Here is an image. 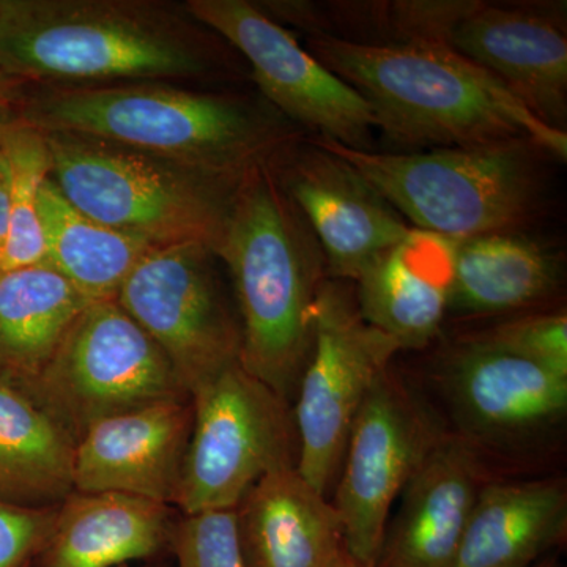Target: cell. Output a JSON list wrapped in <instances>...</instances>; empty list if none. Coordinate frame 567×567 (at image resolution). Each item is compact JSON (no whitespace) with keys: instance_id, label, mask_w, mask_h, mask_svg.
I'll use <instances>...</instances> for the list:
<instances>
[{"instance_id":"obj_1","label":"cell","mask_w":567,"mask_h":567,"mask_svg":"<svg viewBox=\"0 0 567 567\" xmlns=\"http://www.w3.org/2000/svg\"><path fill=\"white\" fill-rule=\"evenodd\" d=\"M306 50L365 100L398 152L532 141L566 162L567 133L551 128L502 82L443 41L363 43L309 32Z\"/></svg>"},{"instance_id":"obj_2","label":"cell","mask_w":567,"mask_h":567,"mask_svg":"<svg viewBox=\"0 0 567 567\" xmlns=\"http://www.w3.org/2000/svg\"><path fill=\"white\" fill-rule=\"evenodd\" d=\"M215 254L227 265L240 312L238 363L290 404L311 354L312 308L328 271L322 246L270 162L241 178Z\"/></svg>"},{"instance_id":"obj_3","label":"cell","mask_w":567,"mask_h":567,"mask_svg":"<svg viewBox=\"0 0 567 567\" xmlns=\"http://www.w3.org/2000/svg\"><path fill=\"white\" fill-rule=\"evenodd\" d=\"M25 118L41 133L93 137L226 178H244L298 137L276 110L153 84L43 93Z\"/></svg>"},{"instance_id":"obj_4","label":"cell","mask_w":567,"mask_h":567,"mask_svg":"<svg viewBox=\"0 0 567 567\" xmlns=\"http://www.w3.org/2000/svg\"><path fill=\"white\" fill-rule=\"evenodd\" d=\"M213 58L192 29L148 7L0 0V70L21 82L194 78Z\"/></svg>"},{"instance_id":"obj_5","label":"cell","mask_w":567,"mask_h":567,"mask_svg":"<svg viewBox=\"0 0 567 567\" xmlns=\"http://www.w3.org/2000/svg\"><path fill=\"white\" fill-rule=\"evenodd\" d=\"M311 137L352 164L410 226L453 241L524 230L543 207L544 163L554 159L524 140L401 153Z\"/></svg>"},{"instance_id":"obj_6","label":"cell","mask_w":567,"mask_h":567,"mask_svg":"<svg viewBox=\"0 0 567 567\" xmlns=\"http://www.w3.org/2000/svg\"><path fill=\"white\" fill-rule=\"evenodd\" d=\"M43 134L52 181L93 221L153 248L197 241L215 251L241 178L199 173L93 137Z\"/></svg>"},{"instance_id":"obj_7","label":"cell","mask_w":567,"mask_h":567,"mask_svg":"<svg viewBox=\"0 0 567 567\" xmlns=\"http://www.w3.org/2000/svg\"><path fill=\"white\" fill-rule=\"evenodd\" d=\"M18 388L74 443L104 417L189 398L166 354L117 300L85 306L39 375Z\"/></svg>"},{"instance_id":"obj_8","label":"cell","mask_w":567,"mask_h":567,"mask_svg":"<svg viewBox=\"0 0 567 567\" xmlns=\"http://www.w3.org/2000/svg\"><path fill=\"white\" fill-rule=\"evenodd\" d=\"M193 424L175 505L185 516L237 509L264 476L297 466L293 412L240 363L193 391Z\"/></svg>"},{"instance_id":"obj_9","label":"cell","mask_w":567,"mask_h":567,"mask_svg":"<svg viewBox=\"0 0 567 567\" xmlns=\"http://www.w3.org/2000/svg\"><path fill=\"white\" fill-rule=\"evenodd\" d=\"M315 341L295 394L297 470L324 496L341 472L354 417L395 354L394 338L369 324L353 282L324 279L312 308Z\"/></svg>"},{"instance_id":"obj_10","label":"cell","mask_w":567,"mask_h":567,"mask_svg":"<svg viewBox=\"0 0 567 567\" xmlns=\"http://www.w3.org/2000/svg\"><path fill=\"white\" fill-rule=\"evenodd\" d=\"M445 434L434 413L388 369L354 417L331 503L347 557L374 567L395 499Z\"/></svg>"},{"instance_id":"obj_11","label":"cell","mask_w":567,"mask_h":567,"mask_svg":"<svg viewBox=\"0 0 567 567\" xmlns=\"http://www.w3.org/2000/svg\"><path fill=\"white\" fill-rule=\"evenodd\" d=\"M215 257L197 241L155 246L115 298L166 354L188 395L240 354V323L219 287Z\"/></svg>"},{"instance_id":"obj_12","label":"cell","mask_w":567,"mask_h":567,"mask_svg":"<svg viewBox=\"0 0 567 567\" xmlns=\"http://www.w3.org/2000/svg\"><path fill=\"white\" fill-rule=\"evenodd\" d=\"M186 10L248 59L260 92L287 122L344 147L375 151V118L363 96L260 7L246 0H192Z\"/></svg>"},{"instance_id":"obj_13","label":"cell","mask_w":567,"mask_h":567,"mask_svg":"<svg viewBox=\"0 0 567 567\" xmlns=\"http://www.w3.org/2000/svg\"><path fill=\"white\" fill-rule=\"evenodd\" d=\"M439 382L462 440L483 453H533L567 415V377L480 341L458 339L443 354Z\"/></svg>"},{"instance_id":"obj_14","label":"cell","mask_w":567,"mask_h":567,"mask_svg":"<svg viewBox=\"0 0 567 567\" xmlns=\"http://www.w3.org/2000/svg\"><path fill=\"white\" fill-rule=\"evenodd\" d=\"M270 167L322 246L330 279L357 281L380 254L412 230L352 164L312 137L284 145Z\"/></svg>"},{"instance_id":"obj_15","label":"cell","mask_w":567,"mask_h":567,"mask_svg":"<svg viewBox=\"0 0 567 567\" xmlns=\"http://www.w3.org/2000/svg\"><path fill=\"white\" fill-rule=\"evenodd\" d=\"M565 24L551 7L468 0L446 44L502 82L540 122L566 132Z\"/></svg>"},{"instance_id":"obj_16","label":"cell","mask_w":567,"mask_h":567,"mask_svg":"<svg viewBox=\"0 0 567 567\" xmlns=\"http://www.w3.org/2000/svg\"><path fill=\"white\" fill-rule=\"evenodd\" d=\"M192 424L189 398L96 421L74 443L73 492H117L175 503Z\"/></svg>"},{"instance_id":"obj_17","label":"cell","mask_w":567,"mask_h":567,"mask_svg":"<svg viewBox=\"0 0 567 567\" xmlns=\"http://www.w3.org/2000/svg\"><path fill=\"white\" fill-rule=\"evenodd\" d=\"M484 483L483 461L456 435L440 436L399 495L374 567H456Z\"/></svg>"},{"instance_id":"obj_18","label":"cell","mask_w":567,"mask_h":567,"mask_svg":"<svg viewBox=\"0 0 567 567\" xmlns=\"http://www.w3.org/2000/svg\"><path fill=\"white\" fill-rule=\"evenodd\" d=\"M453 259V240L412 227L353 282L361 316L402 349H423L450 312Z\"/></svg>"},{"instance_id":"obj_19","label":"cell","mask_w":567,"mask_h":567,"mask_svg":"<svg viewBox=\"0 0 567 567\" xmlns=\"http://www.w3.org/2000/svg\"><path fill=\"white\" fill-rule=\"evenodd\" d=\"M235 514L246 567H336L346 555L338 511L297 466L264 476Z\"/></svg>"},{"instance_id":"obj_20","label":"cell","mask_w":567,"mask_h":567,"mask_svg":"<svg viewBox=\"0 0 567 567\" xmlns=\"http://www.w3.org/2000/svg\"><path fill=\"white\" fill-rule=\"evenodd\" d=\"M173 535L169 507L142 496L73 492L33 567H121L155 557Z\"/></svg>"},{"instance_id":"obj_21","label":"cell","mask_w":567,"mask_h":567,"mask_svg":"<svg viewBox=\"0 0 567 567\" xmlns=\"http://www.w3.org/2000/svg\"><path fill=\"white\" fill-rule=\"evenodd\" d=\"M561 257L524 230L454 241L450 312L506 316L550 300L561 286Z\"/></svg>"},{"instance_id":"obj_22","label":"cell","mask_w":567,"mask_h":567,"mask_svg":"<svg viewBox=\"0 0 567 567\" xmlns=\"http://www.w3.org/2000/svg\"><path fill=\"white\" fill-rule=\"evenodd\" d=\"M566 532L565 481L484 483L456 567H533L565 540Z\"/></svg>"},{"instance_id":"obj_23","label":"cell","mask_w":567,"mask_h":567,"mask_svg":"<svg viewBox=\"0 0 567 567\" xmlns=\"http://www.w3.org/2000/svg\"><path fill=\"white\" fill-rule=\"evenodd\" d=\"M89 303L48 264L0 271V379H35Z\"/></svg>"},{"instance_id":"obj_24","label":"cell","mask_w":567,"mask_h":567,"mask_svg":"<svg viewBox=\"0 0 567 567\" xmlns=\"http://www.w3.org/2000/svg\"><path fill=\"white\" fill-rule=\"evenodd\" d=\"M74 440L35 401L0 379V502L59 506L73 494Z\"/></svg>"},{"instance_id":"obj_25","label":"cell","mask_w":567,"mask_h":567,"mask_svg":"<svg viewBox=\"0 0 567 567\" xmlns=\"http://www.w3.org/2000/svg\"><path fill=\"white\" fill-rule=\"evenodd\" d=\"M39 215L44 264L91 303L115 300L133 268L153 248L93 221L65 199L51 177L41 186Z\"/></svg>"},{"instance_id":"obj_26","label":"cell","mask_w":567,"mask_h":567,"mask_svg":"<svg viewBox=\"0 0 567 567\" xmlns=\"http://www.w3.org/2000/svg\"><path fill=\"white\" fill-rule=\"evenodd\" d=\"M0 151L10 174V227L0 271H9L44 262L39 204L51 177V153L44 134L28 123L0 125Z\"/></svg>"},{"instance_id":"obj_27","label":"cell","mask_w":567,"mask_h":567,"mask_svg":"<svg viewBox=\"0 0 567 567\" xmlns=\"http://www.w3.org/2000/svg\"><path fill=\"white\" fill-rule=\"evenodd\" d=\"M472 334L495 349L567 377L565 311L527 312Z\"/></svg>"},{"instance_id":"obj_28","label":"cell","mask_w":567,"mask_h":567,"mask_svg":"<svg viewBox=\"0 0 567 567\" xmlns=\"http://www.w3.org/2000/svg\"><path fill=\"white\" fill-rule=\"evenodd\" d=\"M169 543L177 567H246L235 509L183 517Z\"/></svg>"},{"instance_id":"obj_29","label":"cell","mask_w":567,"mask_h":567,"mask_svg":"<svg viewBox=\"0 0 567 567\" xmlns=\"http://www.w3.org/2000/svg\"><path fill=\"white\" fill-rule=\"evenodd\" d=\"M59 506L0 502V567H29L50 540Z\"/></svg>"},{"instance_id":"obj_30","label":"cell","mask_w":567,"mask_h":567,"mask_svg":"<svg viewBox=\"0 0 567 567\" xmlns=\"http://www.w3.org/2000/svg\"><path fill=\"white\" fill-rule=\"evenodd\" d=\"M10 227V174L6 156L0 151V256L6 248Z\"/></svg>"},{"instance_id":"obj_31","label":"cell","mask_w":567,"mask_h":567,"mask_svg":"<svg viewBox=\"0 0 567 567\" xmlns=\"http://www.w3.org/2000/svg\"><path fill=\"white\" fill-rule=\"evenodd\" d=\"M20 84V80H17V78L10 76V74L3 73V71L0 70V103L7 102L11 95H14V92H17L18 85Z\"/></svg>"},{"instance_id":"obj_32","label":"cell","mask_w":567,"mask_h":567,"mask_svg":"<svg viewBox=\"0 0 567 567\" xmlns=\"http://www.w3.org/2000/svg\"><path fill=\"white\" fill-rule=\"evenodd\" d=\"M533 567H561V566H559L557 558H548L547 557V558L540 559V561L537 563V565L533 566Z\"/></svg>"},{"instance_id":"obj_33","label":"cell","mask_w":567,"mask_h":567,"mask_svg":"<svg viewBox=\"0 0 567 567\" xmlns=\"http://www.w3.org/2000/svg\"><path fill=\"white\" fill-rule=\"evenodd\" d=\"M336 567H361V566H358L357 563L352 561V559H350L349 557H347V555H344V557L341 558V561H339L338 565H336Z\"/></svg>"},{"instance_id":"obj_34","label":"cell","mask_w":567,"mask_h":567,"mask_svg":"<svg viewBox=\"0 0 567 567\" xmlns=\"http://www.w3.org/2000/svg\"><path fill=\"white\" fill-rule=\"evenodd\" d=\"M121 567H133V566L126 565V566H121Z\"/></svg>"}]
</instances>
